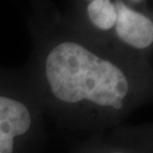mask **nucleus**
<instances>
[{
    "instance_id": "423d86ee",
    "label": "nucleus",
    "mask_w": 153,
    "mask_h": 153,
    "mask_svg": "<svg viewBox=\"0 0 153 153\" xmlns=\"http://www.w3.org/2000/svg\"><path fill=\"white\" fill-rule=\"evenodd\" d=\"M88 1H90V2H92V1H95V0H88Z\"/></svg>"
},
{
    "instance_id": "39448f33",
    "label": "nucleus",
    "mask_w": 153,
    "mask_h": 153,
    "mask_svg": "<svg viewBox=\"0 0 153 153\" xmlns=\"http://www.w3.org/2000/svg\"><path fill=\"white\" fill-rule=\"evenodd\" d=\"M88 17L93 25L101 31H110L115 26L117 15L111 0H95L86 8Z\"/></svg>"
},
{
    "instance_id": "f257e3e1",
    "label": "nucleus",
    "mask_w": 153,
    "mask_h": 153,
    "mask_svg": "<svg viewBox=\"0 0 153 153\" xmlns=\"http://www.w3.org/2000/svg\"><path fill=\"white\" fill-rule=\"evenodd\" d=\"M31 86L45 117L77 140L124 124L151 91L145 64L74 40L43 50Z\"/></svg>"
},
{
    "instance_id": "7ed1b4c3",
    "label": "nucleus",
    "mask_w": 153,
    "mask_h": 153,
    "mask_svg": "<svg viewBox=\"0 0 153 153\" xmlns=\"http://www.w3.org/2000/svg\"><path fill=\"white\" fill-rule=\"evenodd\" d=\"M69 153H153V125L124 123L75 140Z\"/></svg>"
},
{
    "instance_id": "20e7f679",
    "label": "nucleus",
    "mask_w": 153,
    "mask_h": 153,
    "mask_svg": "<svg viewBox=\"0 0 153 153\" xmlns=\"http://www.w3.org/2000/svg\"><path fill=\"white\" fill-rule=\"evenodd\" d=\"M117 15L115 32L118 40L127 49L142 53L153 43V23L151 18L131 9L121 1L114 4Z\"/></svg>"
},
{
    "instance_id": "f03ea898",
    "label": "nucleus",
    "mask_w": 153,
    "mask_h": 153,
    "mask_svg": "<svg viewBox=\"0 0 153 153\" xmlns=\"http://www.w3.org/2000/svg\"><path fill=\"white\" fill-rule=\"evenodd\" d=\"M45 114L31 85L0 75V153H41Z\"/></svg>"
}]
</instances>
